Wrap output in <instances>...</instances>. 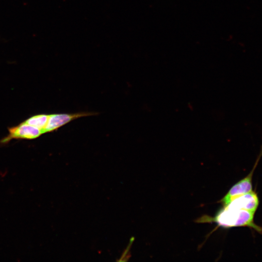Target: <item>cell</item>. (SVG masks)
<instances>
[{"label": "cell", "instance_id": "obj_1", "mask_svg": "<svg viewBox=\"0 0 262 262\" xmlns=\"http://www.w3.org/2000/svg\"><path fill=\"white\" fill-rule=\"evenodd\" d=\"M255 213L239 209L229 208L224 206L213 218H203L202 220L212 221L219 226L229 228L238 227H247L262 233V227L254 222Z\"/></svg>", "mask_w": 262, "mask_h": 262}, {"label": "cell", "instance_id": "obj_2", "mask_svg": "<svg viewBox=\"0 0 262 262\" xmlns=\"http://www.w3.org/2000/svg\"><path fill=\"white\" fill-rule=\"evenodd\" d=\"M262 156V147L257 161L250 173L245 178L235 184L220 200L224 206L227 205L237 196L253 191L252 183L253 175Z\"/></svg>", "mask_w": 262, "mask_h": 262}, {"label": "cell", "instance_id": "obj_3", "mask_svg": "<svg viewBox=\"0 0 262 262\" xmlns=\"http://www.w3.org/2000/svg\"><path fill=\"white\" fill-rule=\"evenodd\" d=\"M8 130L9 134L0 141L1 143H7L13 139H33L43 134L39 129L25 122L9 128Z\"/></svg>", "mask_w": 262, "mask_h": 262}, {"label": "cell", "instance_id": "obj_4", "mask_svg": "<svg viewBox=\"0 0 262 262\" xmlns=\"http://www.w3.org/2000/svg\"><path fill=\"white\" fill-rule=\"evenodd\" d=\"M93 113L82 112L76 114H55L49 115L43 133L51 132L71 121L79 117L93 115Z\"/></svg>", "mask_w": 262, "mask_h": 262}, {"label": "cell", "instance_id": "obj_5", "mask_svg": "<svg viewBox=\"0 0 262 262\" xmlns=\"http://www.w3.org/2000/svg\"><path fill=\"white\" fill-rule=\"evenodd\" d=\"M259 204L257 194L252 191L237 196L225 206L229 208L246 210L255 213Z\"/></svg>", "mask_w": 262, "mask_h": 262}, {"label": "cell", "instance_id": "obj_6", "mask_svg": "<svg viewBox=\"0 0 262 262\" xmlns=\"http://www.w3.org/2000/svg\"><path fill=\"white\" fill-rule=\"evenodd\" d=\"M49 116V115L47 114L37 115L29 118L24 122L39 129L44 133L43 130L47 123Z\"/></svg>", "mask_w": 262, "mask_h": 262}]
</instances>
